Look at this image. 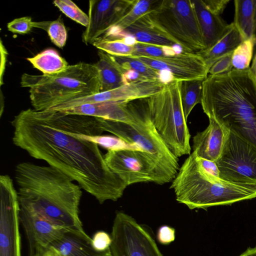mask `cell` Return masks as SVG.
I'll list each match as a JSON object with an SVG mask.
<instances>
[{"label":"cell","instance_id":"cell-1","mask_svg":"<svg viewBox=\"0 0 256 256\" xmlns=\"http://www.w3.org/2000/svg\"><path fill=\"white\" fill-rule=\"evenodd\" d=\"M11 124L16 146L66 174L100 204L122 196L128 186L110 168L99 146L86 138L102 134L100 118L28 108Z\"/></svg>","mask_w":256,"mask_h":256},{"label":"cell","instance_id":"cell-2","mask_svg":"<svg viewBox=\"0 0 256 256\" xmlns=\"http://www.w3.org/2000/svg\"><path fill=\"white\" fill-rule=\"evenodd\" d=\"M14 178L20 202L65 228L84 230L79 217L82 188L66 174L50 166L22 162L16 166Z\"/></svg>","mask_w":256,"mask_h":256},{"label":"cell","instance_id":"cell-3","mask_svg":"<svg viewBox=\"0 0 256 256\" xmlns=\"http://www.w3.org/2000/svg\"><path fill=\"white\" fill-rule=\"evenodd\" d=\"M200 104L208 118L222 122L256 148V76L250 68L208 75Z\"/></svg>","mask_w":256,"mask_h":256},{"label":"cell","instance_id":"cell-4","mask_svg":"<svg viewBox=\"0 0 256 256\" xmlns=\"http://www.w3.org/2000/svg\"><path fill=\"white\" fill-rule=\"evenodd\" d=\"M170 188L178 202L190 210H206L256 198V182L236 183L205 172L192 152L180 168Z\"/></svg>","mask_w":256,"mask_h":256},{"label":"cell","instance_id":"cell-5","mask_svg":"<svg viewBox=\"0 0 256 256\" xmlns=\"http://www.w3.org/2000/svg\"><path fill=\"white\" fill-rule=\"evenodd\" d=\"M20 84L29 88L31 104L33 109L39 111L100 92L96 66L94 64L84 62L69 65L64 71L54 74H24Z\"/></svg>","mask_w":256,"mask_h":256},{"label":"cell","instance_id":"cell-6","mask_svg":"<svg viewBox=\"0 0 256 256\" xmlns=\"http://www.w3.org/2000/svg\"><path fill=\"white\" fill-rule=\"evenodd\" d=\"M130 102L132 116L130 124L100 118L104 132L113 134L120 140L134 144L148 154L156 162L167 182L172 181L179 168L178 158L162 140L141 99Z\"/></svg>","mask_w":256,"mask_h":256},{"label":"cell","instance_id":"cell-7","mask_svg":"<svg viewBox=\"0 0 256 256\" xmlns=\"http://www.w3.org/2000/svg\"><path fill=\"white\" fill-rule=\"evenodd\" d=\"M160 136L176 158L191 153L190 134L181 102L178 81L165 84L158 93L141 99Z\"/></svg>","mask_w":256,"mask_h":256},{"label":"cell","instance_id":"cell-8","mask_svg":"<svg viewBox=\"0 0 256 256\" xmlns=\"http://www.w3.org/2000/svg\"><path fill=\"white\" fill-rule=\"evenodd\" d=\"M148 15L183 51L198 53L206 49L191 0H158Z\"/></svg>","mask_w":256,"mask_h":256},{"label":"cell","instance_id":"cell-9","mask_svg":"<svg viewBox=\"0 0 256 256\" xmlns=\"http://www.w3.org/2000/svg\"><path fill=\"white\" fill-rule=\"evenodd\" d=\"M104 157L111 170L127 186L141 182L168 183L152 158L140 150H110Z\"/></svg>","mask_w":256,"mask_h":256},{"label":"cell","instance_id":"cell-10","mask_svg":"<svg viewBox=\"0 0 256 256\" xmlns=\"http://www.w3.org/2000/svg\"><path fill=\"white\" fill-rule=\"evenodd\" d=\"M110 236L112 256H163L146 229L124 212L116 213Z\"/></svg>","mask_w":256,"mask_h":256},{"label":"cell","instance_id":"cell-11","mask_svg":"<svg viewBox=\"0 0 256 256\" xmlns=\"http://www.w3.org/2000/svg\"><path fill=\"white\" fill-rule=\"evenodd\" d=\"M216 163L223 180L236 183L256 182V148L232 130Z\"/></svg>","mask_w":256,"mask_h":256},{"label":"cell","instance_id":"cell-12","mask_svg":"<svg viewBox=\"0 0 256 256\" xmlns=\"http://www.w3.org/2000/svg\"><path fill=\"white\" fill-rule=\"evenodd\" d=\"M0 256H21L20 204L10 176H0Z\"/></svg>","mask_w":256,"mask_h":256},{"label":"cell","instance_id":"cell-13","mask_svg":"<svg viewBox=\"0 0 256 256\" xmlns=\"http://www.w3.org/2000/svg\"><path fill=\"white\" fill-rule=\"evenodd\" d=\"M19 204L20 222L26 236L28 256H41L66 228L56 224L31 204L20 201Z\"/></svg>","mask_w":256,"mask_h":256},{"label":"cell","instance_id":"cell-14","mask_svg":"<svg viewBox=\"0 0 256 256\" xmlns=\"http://www.w3.org/2000/svg\"><path fill=\"white\" fill-rule=\"evenodd\" d=\"M134 0H91L89 22L82 34V42L92 44L102 37L130 8Z\"/></svg>","mask_w":256,"mask_h":256},{"label":"cell","instance_id":"cell-15","mask_svg":"<svg viewBox=\"0 0 256 256\" xmlns=\"http://www.w3.org/2000/svg\"><path fill=\"white\" fill-rule=\"evenodd\" d=\"M135 58L155 70L169 72L178 81L204 80L208 75V68L204 58L198 53L182 50L164 58Z\"/></svg>","mask_w":256,"mask_h":256},{"label":"cell","instance_id":"cell-16","mask_svg":"<svg viewBox=\"0 0 256 256\" xmlns=\"http://www.w3.org/2000/svg\"><path fill=\"white\" fill-rule=\"evenodd\" d=\"M208 119L207 128L193 138L192 152L198 158L216 162L223 153L230 129L222 122L213 118Z\"/></svg>","mask_w":256,"mask_h":256},{"label":"cell","instance_id":"cell-17","mask_svg":"<svg viewBox=\"0 0 256 256\" xmlns=\"http://www.w3.org/2000/svg\"><path fill=\"white\" fill-rule=\"evenodd\" d=\"M92 240L84 230L66 228L50 246L62 256H112L110 248L103 252L96 250Z\"/></svg>","mask_w":256,"mask_h":256},{"label":"cell","instance_id":"cell-18","mask_svg":"<svg viewBox=\"0 0 256 256\" xmlns=\"http://www.w3.org/2000/svg\"><path fill=\"white\" fill-rule=\"evenodd\" d=\"M61 112L91 116L126 124H130L132 119L130 102H106L86 104Z\"/></svg>","mask_w":256,"mask_h":256},{"label":"cell","instance_id":"cell-19","mask_svg":"<svg viewBox=\"0 0 256 256\" xmlns=\"http://www.w3.org/2000/svg\"><path fill=\"white\" fill-rule=\"evenodd\" d=\"M199 24L206 49L212 47L224 35L228 24L208 10L202 0H191Z\"/></svg>","mask_w":256,"mask_h":256},{"label":"cell","instance_id":"cell-20","mask_svg":"<svg viewBox=\"0 0 256 256\" xmlns=\"http://www.w3.org/2000/svg\"><path fill=\"white\" fill-rule=\"evenodd\" d=\"M122 33L133 37L140 43L166 46L178 45L152 23L148 14L128 27Z\"/></svg>","mask_w":256,"mask_h":256},{"label":"cell","instance_id":"cell-21","mask_svg":"<svg viewBox=\"0 0 256 256\" xmlns=\"http://www.w3.org/2000/svg\"><path fill=\"white\" fill-rule=\"evenodd\" d=\"M98 54V60L94 64L99 73L100 92L109 91L128 84L124 71L114 56L100 50Z\"/></svg>","mask_w":256,"mask_h":256},{"label":"cell","instance_id":"cell-22","mask_svg":"<svg viewBox=\"0 0 256 256\" xmlns=\"http://www.w3.org/2000/svg\"><path fill=\"white\" fill-rule=\"evenodd\" d=\"M243 40L242 36L232 22L228 24L224 35L212 47L198 54L204 58L209 70L216 60L232 52Z\"/></svg>","mask_w":256,"mask_h":256},{"label":"cell","instance_id":"cell-23","mask_svg":"<svg viewBox=\"0 0 256 256\" xmlns=\"http://www.w3.org/2000/svg\"><path fill=\"white\" fill-rule=\"evenodd\" d=\"M234 24L244 40L256 41V0H235Z\"/></svg>","mask_w":256,"mask_h":256},{"label":"cell","instance_id":"cell-24","mask_svg":"<svg viewBox=\"0 0 256 256\" xmlns=\"http://www.w3.org/2000/svg\"><path fill=\"white\" fill-rule=\"evenodd\" d=\"M158 0H134L130 8L102 37L106 39H118L122 32L139 19L151 12Z\"/></svg>","mask_w":256,"mask_h":256},{"label":"cell","instance_id":"cell-25","mask_svg":"<svg viewBox=\"0 0 256 256\" xmlns=\"http://www.w3.org/2000/svg\"><path fill=\"white\" fill-rule=\"evenodd\" d=\"M33 66L43 74H56L65 70L69 66L66 60L54 50L48 48L34 57L27 58Z\"/></svg>","mask_w":256,"mask_h":256},{"label":"cell","instance_id":"cell-26","mask_svg":"<svg viewBox=\"0 0 256 256\" xmlns=\"http://www.w3.org/2000/svg\"><path fill=\"white\" fill-rule=\"evenodd\" d=\"M202 82L201 80L178 81L182 104L186 120L194 108L200 104Z\"/></svg>","mask_w":256,"mask_h":256},{"label":"cell","instance_id":"cell-27","mask_svg":"<svg viewBox=\"0 0 256 256\" xmlns=\"http://www.w3.org/2000/svg\"><path fill=\"white\" fill-rule=\"evenodd\" d=\"M92 44L99 50L114 56H132L134 52V46L128 44L124 38L110 40L100 37Z\"/></svg>","mask_w":256,"mask_h":256},{"label":"cell","instance_id":"cell-28","mask_svg":"<svg viewBox=\"0 0 256 256\" xmlns=\"http://www.w3.org/2000/svg\"><path fill=\"white\" fill-rule=\"evenodd\" d=\"M114 57L124 72L132 70L139 73L146 79L163 82L161 72L152 68L137 58L132 56Z\"/></svg>","mask_w":256,"mask_h":256},{"label":"cell","instance_id":"cell-29","mask_svg":"<svg viewBox=\"0 0 256 256\" xmlns=\"http://www.w3.org/2000/svg\"><path fill=\"white\" fill-rule=\"evenodd\" d=\"M256 41L253 38L245 40L233 51L232 64L233 68L244 70L249 68L252 60Z\"/></svg>","mask_w":256,"mask_h":256},{"label":"cell","instance_id":"cell-30","mask_svg":"<svg viewBox=\"0 0 256 256\" xmlns=\"http://www.w3.org/2000/svg\"><path fill=\"white\" fill-rule=\"evenodd\" d=\"M133 57L164 58L176 54L174 46H160L136 42Z\"/></svg>","mask_w":256,"mask_h":256},{"label":"cell","instance_id":"cell-31","mask_svg":"<svg viewBox=\"0 0 256 256\" xmlns=\"http://www.w3.org/2000/svg\"><path fill=\"white\" fill-rule=\"evenodd\" d=\"M55 6L68 17L86 28L89 22L88 16L77 5L70 0H56L53 2Z\"/></svg>","mask_w":256,"mask_h":256},{"label":"cell","instance_id":"cell-32","mask_svg":"<svg viewBox=\"0 0 256 256\" xmlns=\"http://www.w3.org/2000/svg\"><path fill=\"white\" fill-rule=\"evenodd\" d=\"M46 31L51 41L58 47L62 48L65 46L67 32L60 17L56 20L49 21Z\"/></svg>","mask_w":256,"mask_h":256},{"label":"cell","instance_id":"cell-33","mask_svg":"<svg viewBox=\"0 0 256 256\" xmlns=\"http://www.w3.org/2000/svg\"><path fill=\"white\" fill-rule=\"evenodd\" d=\"M33 22L30 16L15 18L7 24L8 30L15 34H28L33 27Z\"/></svg>","mask_w":256,"mask_h":256},{"label":"cell","instance_id":"cell-34","mask_svg":"<svg viewBox=\"0 0 256 256\" xmlns=\"http://www.w3.org/2000/svg\"><path fill=\"white\" fill-rule=\"evenodd\" d=\"M232 52L224 55L216 60L210 68L208 74H220L231 70L233 68L232 64Z\"/></svg>","mask_w":256,"mask_h":256},{"label":"cell","instance_id":"cell-35","mask_svg":"<svg viewBox=\"0 0 256 256\" xmlns=\"http://www.w3.org/2000/svg\"><path fill=\"white\" fill-rule=\"evenodd\" d=\"M92 240L94 248L100 252H105L110 249L112 242L111 236L103 230L96 232Z\"/></svg>","mask_w":256,"mask_h":256},{"label":"cell","instance_id":"cell-36","mask_svg":"<svg viewBox=\"0 0 256 256\" xmlns=\"http://www.w3.org/2000/svg\"><path fill=\"white\" fill-rule=\"evenodd\" d=\"M156 238L160 244L168 245L175 240L176 230L168 226H162L158 230Z\"/></svg>","mask_w":256,"mask_h":256},{"label":"cell","instance_id":"cell-37","mask_svg":"<svg viewBox=\"0 0 256 256\" xmlns=\"http://www.w3.org/2000/svg\"><path fill=\"white\" fill-rule=\"evenodd\" d=\"M196 159L200 166L205 172L216 178H220V172L216 162L198 158L196 154Z\"/></svg>","mask_w":256,"mask_h":256},{"label":"cell","instance_id":"cell-38","mask_svg":"<svg viewBox=\"0 0 256 256\" xmlns=\"http://www.w3.org/2000/svg\"><path fill=\"white\" fill-rule=\"evenodd\" d=\"M206 8L211 12L220 16L230 2L229 0H202Z\"/></svg>","mask_w":256,"mask_h":256},{"label":"cell","instance_id":"cell-39","mask_svg":"<svg viewBox=\"0 0 256 256\" xmlns=\"http://www.w3.org/2000/svg\"><path fill=\"white\" fill-rule=\"evenodd\" d=\"M124 76L128 83L134 81L148 80L132 70L124 71Z\"/></svg>","mask_w":256,"mask_h":256},{"label":"cell","instance_id":"cell-40","mask_svg":"<svg viewBox=\"0 0 256 256\" xmlns=\"http://www.w3.org/2000/svg\"><path fill=\"white\" fill-rule=\"evenodd\" d=\"M0 52H1V57H2V62H1V84H2V74L4 73V68H5V64H6V57L8 56V52L5 48L4 46L2 44V41L1 40L0 42Z\"/></svg>","mask_w":256,"mask_h":256},{"label":"cell","instance_id":"cell-41","mask_svg":"<svg viewBox=\"0 0 256 256\" xmlns=\"http://www.w3.org/2000/svg\"><path fill=\"white\" fill-rule=\"evenodd\" d=\"M41 256H62L61 254L52 246H50Z\"/></svg>","mask_w":256,"mask_h":256},{"label":"cell","instance_id":"cell-42","mask_svg":"<svg viewBox=\"0 0 256 256\" xmlns=\"http://www.w3.org/2000/svg\"><path fill=\"white\" fill-rule=\"evenodd\" d=\"M239 256H256V245L254 247L248 248Z\"/></svg>","mask_w":256,"mask_h":256}]
</instances>
